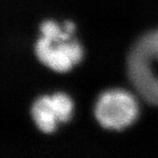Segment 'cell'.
Returning a JSON list of instances; mask_svg holds the SVG:
<instances>
[{
	"mask_svg": "<svg viewBox=\"0 0 158 158\" xmlns=\"http://www.w3.org/2000/svg\"><path fill=\"white\" fill-rule=\"evenodd\" d=\"M139 115L137 100L129 91L112 88L97 97L94 117L106 130L123 131L135 122Z\"/></svg>",
	"mask_w": 158,
	"mask_h": 158,
	"instance_id": "obj_1",
	"label": "cell"
},
{
	"mask_svg": "<svg viewBox=\"0 0 158 158\" xmlns=\"http://www.w3.org/2000/svg\"><path fill=\"white\" fill-rule=\"evenodd\" d=\"M33 54L37 61L50 71L64 73L70 72L73 66L82 61L84 50L74 36L69 40L57 42L38 36L33 45Z\"/></svg>",
	"mask_w": 158,
	"mask_h": 158,
	"instance_id": "obj_2",
	"label": "cell"
},
{
	"mask_svg": "<svg viewBox=\"0 0 158 158\" xmlns=\"http://www.w3.org/2000/svg\"><path fill=\"white\" fill-rule=\"evenodd\" d=\"M30 116L41 133L51 134L56 131L58 121L52 108L51 95L43 94L33 100L30 107Z\"/></svg>",
	"mask_w": 158,
	"mask_h": 158,
	"instance_id": "obj_3",
	"label": "cell"
},
{
	"mask_svg": "<svg viewBox=\"0 0 158 158\" xmlns=\"http://www.w3.org/2000/svg\"><path fill=\"white\" fill-rule=\"evenodd\" d=\"M51 99L58 124L69 122L74 109V104L71 96L64 92H55L51 94Z\"/></svg>",
	"mask_w": 158,
	"mask_h": 158,
	"instance_id": "obj_4",
	"label": "cell"
}]
</instances>
